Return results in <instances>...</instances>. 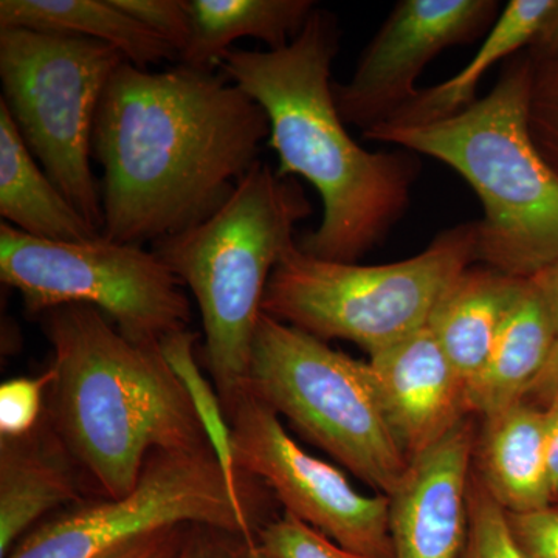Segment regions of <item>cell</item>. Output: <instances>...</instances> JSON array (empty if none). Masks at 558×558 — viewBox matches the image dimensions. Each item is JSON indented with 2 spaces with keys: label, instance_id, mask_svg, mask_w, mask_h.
I'll return each instance as SVG.
<instances>
[{
  "label": "cell",
  "instance_id": "obj_27",
  "mask_svg": "<svg viewBox=\"0 0 558 558\" xmlns=\"http://www.w3.org/2000/svg\"><path fill=\"white\" fill-rule=\"evenodd\" d=\"M53 371L38 377H20L0 387V438H22L38 427L46 413L47 391Z\"/></svg>",
  "mask_w": 558,
  "mask_h": 558
},
{
  "label": "cell",
  "instance_id": "obj_10",
  "mask_svg": "<svg viewBox=\"0 0 558 558\" xmlns=\"http://www.w3.org/2000/svg\"><path fill=\"white\" fill-rule=\"evenodd\" d=\"M258 508L256 495L231 488L211 449L154 451L130 494L75 506L28 532L5 558H105L179 526L256 539Z\"/></svg>",
  "mask_w": 558,
  "mask_h": 558
},
{
  "label": "cell",
  "instance_id": "obj_18",
  "mask_svg": "<svg viewBox=\"0 0 558 558\" xmlns=\"http://www.w3.org/2000/svg\"><path fill=\"white\" fill-rule=\"evenodd\" d=\"M524 282L483 264L470 266L436 304L427 326L468 388L486 365Z\"/></svg>",
  "mask_w": 558,
  "mask_h": 558
},
{
  "label": "cell",
  "instance_id": "obj_4",
  "mask_svg": "<svg viewBox=\"0 0 558 558\" xmlns=\"http://www.w3.org/2000/svg\"><path fill=\"white\" fill-rule=\"evenodd\" d=\"M534 60L509 58L472 108L418 128L377 126L363 138L428 156L457 171L483 204L478 263L531 279L558 258V175L529 132Z\"/></svg>",
  "mask_w": 558,
  "mask_h": 558
},
{
  "label": "cell",
  "instance_id": "obj_19",
  "mask_svg": "<svg viewBox=\"0 0 558 558\" xmlns=\"http://www.w3.org/2000/svg\"><path fill=\"white\" fill-rule=\"evenodd\" d=\"M0 215L14 229L54 242H89L102 234L40 170L0 101Z\"/></svg>",
  "mask_w": 558,
  "mask_h": 558
},
{
  "label": "cell",
  "instance_id": "obj_2",
  "mask_svg": "<svg viewBox=\"0 0 558 558\" xmlns=\"http://www.w3.org/2000/svg\"><path fill=\"white\" fill-rule=\"evenodd\" d=\"M339 49L337 17L317 7L284 49L230 50L220 69L266 112L279 178H303L322 197V222L296 240L301 252L357 264L405 218L421 161L407 149L371 153L349 135L333 98Z\"/></svg>",
  "mask_w": 558,
  "mask_h": 558
},
{
  "label": "cell",
  "instance_id": "obj_1",
  "mask_svg": "<svg viewBox=\"0 0 558 558\" xmlns=\"http://www.w3.org/2000/svg\"><path fill=\"white\" fill-rule=\"evenodd\" d=\"M266 112L226 75L179 68L113 73L94 128L102 238L142 245L223 204L269 140Z\"/></svg>",
  "mask_w": 558,
  "mask_h": 558
},
{
  "label": "cell",
  "instance_id": "obj_28",
  "mask_svg": "<svg viewBox=\"0 0 558 558\" xmlns=\"http://www.w3.org/2000/svg\"><path fill=\"white\" fill-rule=\"evenodd\" d=\"M128 16L134 17L182 53L190 43L191 22L186 0H112Z\"/></svg>",
  "mask_w": 558,
  "mask_h": 558
},
{
  "label": "cell",
  "instance_id": "obj_6",
  "mask_svg": "<svg viewBox=\"0 0 558 558\" xmlns=\"http://www.w3.org/2000/svg\"><path fill=\"white\" fill-rule=\"evenodd\" d=\"M478 263V220L440 231L398 263L360 266L314 258L296 241L279 258L263 312L323 341L347 340L369 357L428 325L454 279Z\"/></svg>",
  "mask_w": 558,
  "mask_h": 558
},
{
  "label": "cell",
  "instance_id": "obj_20",
  "mask_svg": "<svg viewBox=\"0 0 558 558\" xmlns=\"http://www.w3.org/2000/svg\"><path fill=\"white\" fill-rule=\"evenodd\" d=\"M191 36L179 54L180 64L213 72L231 44L255 38L269 50L284 49L303 31L317 9L312 0H186Z\"/></svg>",
  "mask_w": 558,
  "mask_h": 558
},
{
  "label": "cell",
  "instance_id": "obj_37",
  "mask_svg": "<svg viewBox=\"0 0 558 558\" xmlns=\"http://www.w3.org/2000/svg\"><path fill=\"white\" fill-rule=\"evenodd\" d=\"M117 554V553H116ZM116 554H112V556H109V557H105V558H112L113 556H116Z\"/></svg>",
  "mask_w": 558,
  "mask_h": 558
},
{
  "label": "cell",
  "instance_id": "obj_24",
  "mask_svg": "<svg viewBox=\"0 0 558 558\" xmlns=\"http://www.w3.org/2000/svg\"><path fill=\"white\" fill-rule=\"evenodd\" d=\"M459 558H526L512 537L506 510L475 472L470 478L468 538Z\"/></svg>",
  "mask_w": 558,
  "mask_h": 558
},
{
  "label": "cell",
  "instance_id": "obj_33",
  "mask_svg": "<svg viewBox=\"0 0 558 558\" xmlns=\"http://www.w3.org/2000/svg\"><path fill=\"white\" fill-rule=\"evenodd\" d=\"M526 51L534 61L558 60V0Z\"/></svg>",
  "mask_w": 558,
  "mask_h": 558
},
{
  "label": "cell",
  "instance_id": "obj_35",
  "mask_svg": "<svg viewBox=\"0 0 558 558\" xmlns=\"http://www.w3.org/2000/svg\"><path fill=\"white\" fill-rule=\"evenodd\" d=\"M537 286L539 293L548 304L550 317L558 332V258L554 260L545 270L539 271L534 278H531Z\"/></svg>",
  "mask_w": 558,
  "mask_h": 558
},
{
  "label": "cell",
  "instance_id": "obj_38",
  "mask_svg": "<svg viewBox=\"0 0 558 558\" xmlns=\"http://www.w3.org/2000/svg\"><path fill=\"white\" fill-rule=\"evenodd\" d=\"M556 506H557V508H558V505H556Z\"/></svg>",
  "mask_w": 558,
  "mask_h": 558
},
{
  "label": "cell",
  "instance_id": "obj_14",
  "mask_svg": "<svg viewBox=\"0 0 558 558\" xmlns=\"http://www.w3.org/2000/svg\"><path fill=\"white\" fill-rule=\"evenodd\" d=\"M368 363L389 425L409 461L472 417L468 385L428 326Z\"/></svg>",
  "mask_w": 558,
  "mask_h": 558
},
{
  "label": "cell",
  "instance_id": "obj_13",
  "mask_svg": "<svg viewBox=\"0 0 558 558\" xmlns=\"http://www.w3.org/2000/svg\"><path fill=\"white\" fill-rule=\"evenodd\" d=\"M472 417L411 459L389 495L395 558H459L469 527V488L476 444Z\"/></svg>",
  "mask_w": 558,
  "mask_h": 558
},
{
  "label": "cell",
  "instance_id": "obj_30",
  "mask_svg": "<svg viewBox=\"0 0 558 558\" xmlns=\"http://www.w3.org/2000/svg\"><path fill=\"white\" fill-rule=\"evenodd\" d=\"M253 542L223 529L190 526L175 558H248Z\"/></svg>",
  "mask_w": 558,
  "mask_h": 558
},
{
  "label": "cell",
  "instance_id": "obj_12",
  "mask_svg": "<svg viewBox=\"0 0 558 558\" xmlns=\"http://www.w3.org/2000/svg\"><path fill=\"white\" fill-rule=\"evenodd\" d=\"M497 0H399L360 54L347 83H333L344 123L363 132L387 123L416 97L427 64L450 47L475 43L498 20Z\"/></svg>",
  "mask_w": 558,
  "mask_h": 558
},
{
  "label": "cell",
  "instance_id": "obj_5",
  "mask_svg": "<svg viewBox=\"0 0 558 558\" xmlns=\"http://www.w3.org/2000/svg\"><path fill=\"white\" fill-rule=\"evenodd\" d=\"M312 211L299 180L279 178L258 160L209 218L154 244L199 307L202 360L226 413L247 387L271 271Z\"/></svg>",
  "mask_w": 558,
  "mask_h": 558
},
{
  "label": "cell",
  "instance_id": "obj_7",
  "mask_svg": "<svg viewBox=\"0 0 558 558\" xmlns=\"http://www.w3.org/2000/svg\"><path fill=\"white\" fill-rule=\"evenodd\" d=\"M245 389L377 494L389 497L405 475L368 362L263 312Z\"/></svg>",
  "mask_w": 558,
  "mask_h": 558
},
{
  "label": "cell",
  "instance_id": "obj_22",
  "mask_svg": "<svg viewBox=\"0 0 558 558\" xmlns=\"http://www.w3.org/2000/svg\"><path fill=\"white\" fill-rule=\"evenodd\" d=\"M556 0H512L487 33L475 57L461 72L436 86L418 89L416 97L379 126L418 128L449 120L472 108L484 75L498 62L529 47ZM377 128V126H376Z\"/></svg>",
  "mask_w": 558,
  "mask_h": 558
},
{
  "label": "cell",
  "instance_id": "obj_29",
  "mask_svg": "<svg viewBox=\"0 0 558 558\" xmlns=\"http://www.w3.org/2000/svg\"><path fill=\"white\" fill-rule=\"evenodd\" d=\"M512 537L526 558H558V508L508 513Z\"/></svg>",
  "mask_w": 558,
  "mask_h": 558
},
{
  "label": "cell",
  "instance_id": "obj_8",
  "mask_svg": "<svg viewBox=\"0 0 558 558\" xmlns=\"http://www.w3.org/2000/svg\"><path fill=\"white\" fill-rule=\"evenodd\" d=\"M124 62L120 50L100 40L0 31V101L51 182L101 234V191L90 165L95 119Z\"/></svg>",
  "mask_w": 558,
  "mask_h": 558
},
{
  "label": "cell",
  "instance_id": "obj_26",
  "mask_svg": "<svg viewBox=\"0 0 558 558\" xmlns=\"http://www.w3.org/2000/svg\"><path fill=\"white\" fill-rule=\"evenodd\" d=\"M258 543L274 558H376L341 548L289 513L264 524L258 532Z\"/></svg>",
  "mask_w": 558,
  "mask_h": 558
},
{
  "label": "cell",
  "instance_id": "obj_17",
  "mask_svg": "<svg viewBox=\"0 0 558 558\" xmlns=\"http://www.w3.org/2000/svg\"><path fill=\"white\" fill-rule=\"evenodd\" d=\"M557 340L548 304L534 281L526 279L499 330L486 365L469 385L470 416H495L526 399Z\"/></svg>",
  "mask_w": 558,
  "mask_h": 558
},
{
  "label": "cell",
  "instance_id": "obj_25",
  "mask_svg": "<svg viewBox=\"0 0 558 558\" xmlns=\"http://www.w3.org/2000/svg\"><path fill=\"white\" fill-rule=\"evenodd\" d=\"M527 123L539 156L558 175V60L534 61Z\"/></svg>",
  "mask_w": 558,
  "mask_h": 558
},
{
  "label": "cell",
  "instance_id": "obj_23",
  "mask_svg": "<svg viewBox=\"0 0 558 558\" xmlns=\"http://www.w3.org/2000/svg\"><path fill=\"white\" fill-rule=\"evenodd\" d=\"M197 339H199V333L191 332L190 329L180 330L161 341V354L189 392L201 427L204 429L209 447L226 473L231 488L236 494L247 495V497L256 495V488L242 483V476L245 475H241L236 468L233 436H231L230 421L227 417L226 409H223L222 400H220L215 385L205 379L196 357H194V344Z\"/></svg>",
  "mask_w": 558,
  "mask_h": 558
},
{
  "label": "cell",
  "instance_id": "obj_16",
  "mask_svg": "<svg viewBox=\"0 0 558 558\" xmlns=\"http://www.w3.org/2000/svg\"><path fill=\"white\" fill-rule=\"evenodd\" d=\"M473 472L508 513L535 512L554 506L550 492L546 411L521 400L483 418L476 435Z\"/></svg>",
  "mask_w": 558,
  "mask_h": 558
},
{
  "label": "cell",
  "instance_id": "obj_15",
  "mask_svg": "<svg viewBox=\"0 0 558 558\" xmlns=\"http://www.w3.org/2000/svg\"><path fill=\"white\" fill-rule=\"evenodd\" d=\"M80 465L44 413L22 438H0V557L61 506L84 502Z\"/></svg>",
  "mask_w": 558,
  "mask_h": 558
},
{
  "label": "cell",
  "instance_id": "obj_32",
  "mask_svg": "<svg viewBox=\"0 0 558 558\" xmlns=\"http://www.w3.org/2000/svg\"><path fill=\"white\" fill-rule=\"evenodd\" d=\"M524 400L535 403L543 410L558 407V340L548 363H546L538 379L529 389Z\"/></svg>",
  "mask_w": 558,
  "mask_h": 558
},
{
  "label": "cell",
  "instance_id": "obj_34",
  "mask_svg": "<svg viewBox=\"0 0 558 558\" xmlns=\"http://www.w3.org/2000/svg\"><path fill=\"white\" fill-rule=\"evenodd\" d=\"M545 411L550 492H553L554 506H556L558 505V407Z\"/></svg>",
  "mask_w": 558,
  "mask_h": 558
},
{
  "label": "cell",
  "instance_id": "obj_11",
  "mask_svg": "<svg viewBox=\"0 0 558 558\" xmlns=\"http://www.w3.org/2000/svg\"><path fill=\"white\" fill-rule=\"evenodd\" d=\"M227 416L238 470L241 475L263 481L284 513L341 548L395 558L387 495L362 494L341 470L307 453L289 435L278 414L247 389Z\"/></svg>",
  "mask_w": 558,
  "mask_h": 558
},
{
  "label": "cell",
  "instance_id": "obj_36",
  "mask_svg": "<svg viewBox=\"0 0 558 558\" xmlns=\"http://www.w3.org/2000/svg\"><path fill=\"white\" fill-rule=\"evenodd\" d=\"M248 558H274V557L269 556V554H267L266 550L260 548L258 538H256V542H253L252 545H250Z\"/></svg>",
  "mask_w": 558,
  "mask_h": 558
},
{
  "label": "cell",
  "instance_id": "obj_9",
  "mask_svg": "<svg viewBox=\"0 0 558 558\" xmlns=\"http://www.w3.org/2000/svg\"><path fill=\"white\" fill-rule=\"evenodd\" d=\"M0 278L20 290L28 314L95 307L143 347L160 348L167 337L189 329L193 317L182 282L156 253L106 238L39 240L2 220Z\"/></svg>",
  "mask_w": 558,
  "mask_h": 558
},
{
  "label": "cell",
  "instance_id": "obj_3",
  "mask_svg": "<svg viewBox=\"0 0 558 558\" xmlns=\"http://www.w3.org/2000/svg\"><path fill=\"white\" fill-rule=\"evenodd\" d=\"M40 318L53 349L46 416L102 498L130 494L154 451L211 449L160 348L126 339L95 307Z\"/></svg>",
  "mask_w": 558,
  "mask_h": 558
},
{
  "label": "cell",
  "instance_id": "obj_21",
  "mask_svg": "<svg viewBox=\"0 0 558 558\" xmlns=\"http://www.w3.org/2000/svg\"><path fill=\"white\" fill-rule=\"evenodd\" d=\"M2 28L100 40L116 47L124 60L140 69L179 60L178 51L167 40L128 16L112 0H2Z\"/></svg>",
  "mask_w": 558,
  "mask_h": 558
},
{
  "label": "cell",
  "instance_id": "obj_31",
  "mask_svg": "<svg viewBox=\"0 0 558 558\" xmlns=\"http://www.w3.org/2000/svg\"><path fill=\"white\" fill-rule=\"evenodd\" d=\"M190 526L168 527L140 538L112 558H175Z\"/></svg>",
  "mask_w": 558,
  "mask_h": 558
}]
</instances>
